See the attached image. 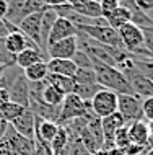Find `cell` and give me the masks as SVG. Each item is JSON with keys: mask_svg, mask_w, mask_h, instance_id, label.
Returning <instances> with one entry per match:
<instances>
[{"mask_svg": "<svg viewBox=\"0 0 153 155\" xmlns=\"http://www.w3.org/2000/svg\"><path fill=\"white\" fill-rule=\"evenodd\" d=\"M44 3H46V7L54 8V7L64 5V3H69V0H44Z\"/></svg>", "mask_w": 153, "mask_h": 155, "instance_id": "43", "label": "cell"}, {"mask_svg": "<svg viewBox=\"0 0 153 155\" xmlns=\"http://www.w3.org/2000/svg\"><path fill=\"white\" fill-rule=\"evenodd\" d=\"M11 30H13V26H10L5 20H0V38H5Z\"/></svg>", "mask_w": 153, "mask_h": 155, "instance_id": "41", "label": "cell"}, {"mask_svg": "<svg viewBox=\"0 0 153 155\" xmlns=\"http://www.w3.org/2000/svg\"><path fill=\"white\" fill-rule=\"evenodd\" d=\"M73 12H77L78 15L85 16V18L90 20H96V18H103L101 16V7L98 0H91V2H86L83 5H78V7H72Z\"/></svg>", "mask_w": 153, "mask_h": 155, "instance_id": "24", "label": "cell"}, {"mask_svg": "<svg viewBox=\"0 0 153 155\" xmlns=\"http://www.w3.org/2000/svg\"><path fill=\"white\" fill-rule=\"evenodd\" d=\"M23 74H24V77H26L28 82H43V80H46V77L49 74L46 61H41V62H38V64H33L31 67L24 69Z\"/></svg>", "mask_w": 153, "mask_h": 155, "instance_id": "22", "label": "cell"}, {"mask_svg": "<svg viewBox=\"0 0 153 155\" xmlns=\"http://www.w3.org/2000/svg\"><path fill=\"white\" fill-rule=\"evenodd\" d=\"M34 155H54L51 150V145L46 144V142L34 139Z\"/></svg>", "mask_w": 153, "mask_h": 155, "instance_id": "38", "label": "cell"}, {"mask_svg": "<svg viewBox=\"0 0 153 155\" xmlns=\"http://www.w3.org/2000/svg\"><path fill=\"white\" fill-rule=\"evenodd\" d=\"M100 7H101V16L106 20L119 7V2L117 0H100Z\"/></svg>", "mask_w": 153, "mask_h": 155, "instance_id": "35", "label": "cell"}, {"mask_svg": "<svg viewBox=\"0 0 153 155\" xmlns=\"http://www.w3.org/2000/svg\"><path fill=\"white\" fill-rule=\"evenodd\" d=\"M86 2H91V0H69V5L70 7H78V5H83Z\"/></svg>", "mask_w": 153, "mask_h": 155, "instance_id": "48", "label": "cell"}, {"mask_svg": "<svg viewBox=\"0 0 153 155\" xmlns=\"http://www.w3.org/2000/svg\"><path fill=\"white\" fill-rule=\"evenodd\" d=\"M145 155H153V147H151V149H147V152H145Z\"/></svg>", "mask_w": 153, "mask_h": 155, "instance_id": "50", "label": "cell"}, {"mask_svg": "<svg viewBox=\"0 0 153 155\" xmlns=\"http://www.w3.org/2000/svg\"><path fill=\"white\" fill-rule=\"evenodd\" d=\"M119 38L122 41V48L124 51L134 54V56H143V57H150V54L145 49L143 44V31L142 28H139L134 23H127L121 26L117 30Z\"/></svg>", "mask_w": 153, "mask_h": 155, "instance_id": "2", "label": "cell"}, {"mask_svg": "<svg viewBox=\"0 0 153 155\" xmlns=\"http://www.w3.org/2000/svg\"><path fill=\"white\" fill-rule=\"evenodd\" d=\"M41 15H43V12H36V13L28 15L26 18L18 25V30L21 31L24 36L30 38L33 43L43 51V46H41Z\"/></svg>", "mask_w": 153, "mask_h": 155, "instance_id": "11", "label": "cell"}, {"mask_svg": "<svg viewBox=\"0 0 153 155\" xmlns=\"http://www.w3.org/2000/svg\"><path fill=\"white\" fill-rule=\"evenodd\" d=\"M7 103H10V95H8V90L7 88H0V110H2Z\"/></svg>", "mask_w": 153, "mask_h": 155, "instance_id": "42", "label": "cell"}, {"mask_svg": "<svg viewBox=\"0 0 153 155\" xmlns=\"http://www.w3.org/2000/svg\"><path fill=\"white\" fill-rule=\"evenodd\" d=\"M8 95H10V101L21 104L23 108H30V82L26 80L24 74H21L15 80V83L8 88Z\"/></svg>", "mask_w": 153, "mask_h": 155, "instance_id": "14", "label": "cell"}, {"mask_svg": "<svg viewBox=\"0 0 153 155\" xmlns=\"http://www.w3.org/2000/svg\"><path fill=\"white\" fill-rule=\"evenodd\" d=\"M46 82L49 85H52L56 90H59L62 95H69L73 93V88H75V80L73 77H65V75H57V74H47Z\"/></svg>", "mask_w": 153, "mask_h": 155, "instance_id": "21", "label": "cell"}, {"mask_svg": "<svg viewBox=\"0 0 153 155\" xmlns=\"http://www.w3.org/2000/svg\"><path fill=\"white\" fill-rule=\"evenodd\" d=\"M145 152H147V147L137 145V144H130L129 147L124 149V153L126 155H145Z\"/></svg>", "mask_w": 153, "mask_h": 155, "instance_id": "39", "label": "cell"}, {"mask_svg": "<svg viewBox=\"0 0 153 155\" xmlns=\"http://www.w3.org/2000/svg\"><path fill=\"white\" fill-rule=\"evenodd\" d=\"M107 153H109V155H126V153H124V149H117V147L109 149V150H107Z\"/></svg>", "mask_w": 153, "mask_h": 155, "instance_id": "47", "label": "cell"}, {"mask_svg": "<svg viewBox=\"0 0 153 155\" xmlns=\"http://www.w3.org/2000/svg\"><path fill=\"white\" fill-rule=\"evenodd\" d=\"M142 116L147 123L153 121V96L150 98H143L142 101Z\"/></svg>", "mask_w": 153, "mask_h": 155, "instance_id": "36", "label": "cell"}, {"mask_svg": "<svg viewBox=\"0 0 153 155\" xmlns=\"http://www.w3.org/2000/svg\"><path fill=\"white\" fill-rule=\"evenodd\" d=\"M57 131H59V124L54 121H46L36 116V134L34 139H39L46 144H51L52 139L56 137Z\"/></svg>", "mask_w": 153, "mask_h": 155, "instance_id": "17", "label": "cell"}, {"mask_svg": "<svg viewBox=\"0 0 153 155\" xmlns=\"http://www.w3.org/2000/svg\"><path fill=\"white\" fill-rule=\"evenodd\" d=\"M142 101L139 95H119L117 96V111L129 124L132 121L143 119L142 116Z\"/></svg>", "mask_w": 153, "mask_h": 155, "instance_id": "6", "label": "cell"}, {"mask_svg": "<svg viewBox=\"0 0 153 155\" xmlns=\"http://www.w3.org/2000/svg\"><path fill=\"white\" fill-rule=\"evenodd\" d=\"M24 110H26V108H23L21 104L10 101V103H7L5 106L0 110V118H3L8 124H10L11 121H15L16 118H18V116H21Z\"/></svg>", "mask_w": 153, "mask_h": 155, "instance_id": "28", "label": "cell"}, {"mask_svg": "<svg viewBox=\"0 0 153 155\" xmlns=\"http://www.w3.org/2000/svg\"><path fill=\"white\" fill-rule=\"evenodd\" d=\"M72 61H73V64L77 65V69H93L91 57H90L85 51H81V49H78L75 52V56L72 57Z\"/></svg>", "mask_w": 153, "mask_h": 155, "instance_id": "32", "label": "cell"}, {"mask_svg": "<svg viewBox=\"0 0 153 155\" xmlns=\"http://www.w3.org/2000/svg\"><path fill=\"white\" fill-rule=\"evenodd\" d=\"M59 18V15L56 13L54 8H44L43 10V15H41V46H43V52L46 56V49H47V38H49V33H51V28L54 21ZM47 59V56H46Z\"/></svg>", "mask_w": 153, "mask_h": 155, "instance_id": "18", "label": "cell"}, {"mask_svg": "<svg viewBox=\"0 0 153 155\" xmlns=\"http://www.w3.org/2000/svg\"><path fill=\"white\" fill-rule=\"evenodd\" d=\"M93 61V70L96 75V83L101 88L111 90L117 95H135L132 91L129 82H127L126 75H124L117 67L103 64L100 61Z\"/></svg>", "mask_w": 153, "mask_h": 155, "instance_id": "1", "label": "cell"}, {"mask_svg": "<svg viewBox=\"0 0 153 155\" xmlns=\"http://www.w3.org/2000/svg\"><path fill=\"white\" fill-rule=\"evenodd\" d=\"M132 144L130 137H129V129H127V124L122 126L121 129H117L114 134V147L117 149H126Z\"/></svg>", "mask_w": 153, "mask_h": 155, "instance_id": "31", "label": "cell"}, {"mask_svg": "<svg viewBox=\"0 0 153 155\" xmlns=\"http://www.w3.org/2000/svg\"><path fill=\"white\" fill-rule=\"evenodd\" d=\"M107 25H109L111 28H114V30H119L121 26H124V25L130 23V12L127 10L126 7H121L119 5L116 10L111 13L109 16L106 18Z\"/></svg>", "mask_w": 153, "mask_h": 155, "instance_id": "23", "label": "cell"}, {"mask_svg": "<svg viewBox=\"0 0 153 155\" xmlns=\"http://www.w3.org/2000/svg\"><path fill=\"white\" fill-rule=\"evenodd\" d=\"M7 2H10V0H7Z\"/></svg>", "mask_w": 153, "mask_h": 155, "instance_id": "52", "label": "cell"}, {"mask_svg": "<svg viewBox=\"0 0 153 155\" xmlns=\"http://www.w3.org/2000/svg\"><path fill=\"white\" fill-rule=\"evenodd\" d=\"M47 70L49 74L65 75V77H73L77 72V65L70 59H47Z\"/></svg>", "mask_w": 153, "mask_h": 155, "instance_id": "20", "label": "cell"}, {"mask_svg": "<svg viewBox=\"0 0 153 155\" xmlns=\"http://www.w3.org/2000/svg\"><path fill=\"white\" fill-rule=\"evenodd\" d=\"M73 80L77 85H90V83H96V75L93 69H77Z\"/></svg>", "mask_w": 153, "mask_h": 155, "instance_id": "30", "label": "cell"}, {"mask_svg": "<svg viewBox=\"0 0 153 155\" xmlns=\"http://www.w3.org/2000/svg\"><path fill=\"white\" fill-rule=\"evenodd\" d=\"M8 12V2L7 0H0V20H5Z\"/></svg>", "mask_w": 153, "mask_h": 155, "instance_id": "44", "label": "cell"}, {"mask_svg": "<svg viewBox=\"0 0 153 155\" xmlns=\"http://www.w3.org/2000/svg\"><path fill=\"white\" fill-rule=\"evenodd\" d=\"M8 126H10V124H8L5 119H3V118H0V139H2L3 136H5V132H7Z\"/></svg>", "mask_w": 153, "mask_h": 155, "instance_id": "45", "label": "cell"}, {"mask_svg": "<svg viewBox=\"0 0 153 155\" xmlns=\"http://www.w3.org/2000/svg\"><path fill=\"white\" fill-rule=\"evenodd\" d=\"M21 74H23V70L20 69L16 64L5 67V70H3L2 75H0V88H7V90H8Z\"/></svg>", "mask_w": 153, "mask_h": 155, "instance_id": "26", "label": "cell"}, {"mask_svg": "<svg viewBox=\"0 0 153 155\" xmlns=\"http://www.w3.org/2000/svg\"><path fill=\"white\" fill-rule=\"evenodd\" d=\"M0 64L5 67L15 64V56L11 52H8L7 44H5V38H0Z\"/></svg>", "mask_w": 153, "mask_h": 155, "instance_id": "34", "label": "cell"}, {"mask_svg": "<svg viewBox=\"0 0 153 155\" xmlns=\"http://www.w3.org/2000/svg\"><path fill=\"white\" fill-rule=\"evenodd\" d=\"M129 129V137L132 144L137 145H148V137H150V129H148V123L145 119H139V121H132L127 124Z\"/></svg>", "mask_w": 153, "mask_h": 155, "instance_id": "16", "label": "cell"}, {"mask_svg": "<svg viewBox=\"0 0 153 155\" xmlns=\"http://www.w3.org/2000/svg\"><path fill=\"white\" fill-rule=\"evenodd\" d=\"M41 101L49 104V106H60L64 101V95L46 82V87L43 88V93H41Z\"/></svg>", "mask_w": 153, "mask_h": 155, "instance_id": "25", "label": "cell"}, {"mask_svg": "<svg viewBox=\"0 0 153 155\" xmlns=\"http://www.w3.org/2000/svg\"><path fill=\"white\" fill-rule=\"evenodd\" d=\"M77 26L73 25L72 21H69L67 18H59L54 21L52 28H51V33H49V38H47V46H51L57 41H62L65 38H72V36H77Z\"/></svg>", "mask_w": 153, "mask_h": 155, "instance_id": "12", "label": "cell"}, {"mask_svg": "<svg viewBox=\"0 0 153 155\" xmlns=\"http://www.w3.org/2000/svg\"><path fill=\"white\" fill-rule=\"evenodd\" d=\"M98 2H100V0H98Z\"/></svg>", "mask_w": 153, "mask_h": 155, "instance_id": "53", "label": "cell"}, {"mask_svg": "<svg viewBox=\"0 0 153 155\" xmlns=\"http://www.w3.org/2000/svg\"><path fill=\"white\" fill-rule=\"evenodd\" d=\"M134 65L140 74H143L150 82H153V57H143V56H134Z\"/></svg>", "mask_w": 153, "mask_h": 155, "instance_id": "27", "label": "cell"}, {"mask_svg": "<svg viewBox=\"0 0 153 155\" xmlns=\"http://www.w3.org/2000/svg\"><path fill=\"white\" fill-rule=\"evenodd\" d=\"M142 31H143V44H145V49L150 54V57H153V26L145 28Z\"/></svg>", "mask_w": 153, "mask_h": 155, "instance_id": "37", "label": "cell"}, {"mask_svg": "<svg viewBox=\"0 0 153 155\" xmlns=\"http://www.w3.org/2000/svg\"><path fill=\"white\" fill-rule=\"evenodd\" d=\"M67 155H91L88 150L85 149V145L80 142V139L75 136H70V144H69V150Z\"/></svg>", "mask_w": 153, "mask_h": 155, "instance_id": "33", "label": "cell"}, {"mask_svg": "<svg viewBox=\"0 0 153 155\" xmlns=\"http://www.w3.org/2000/svg\"><path fill=\"white\" fill-rule=\"evenodd\" d=\"M101 90V87L98 83H90V85H77L75 83V88H73V93H75L80 100L83 101H91L93 96Z\"/></svg>", "mask_w": 153, "mask_h": 155, "instance_id": "29", "label": "cell"}, {"mask_svg": "<svg viewBox=\"0 0 153 155\" xmlns=\"http://www.w3.org/2000/svg\"><path fill=\"white\" fill-rule=\"evenodd\" d=\"M28 15H31V10L28 7L26 0H10L8 2V12L5 16V21L13 28H18V25L26 18Z\"/></svg>", "mask_w": 153, "mask_h": 155, "instance_id": "15", "label": "cell"}, {"mask_svg": "<svg viewBox=\"0 0 153 155\" xmlns=\"http://www.w3.org/2000/svg\"><path fill=\"white\" fill-rule=\"evenodd\" d=\"M77 30L104 46L116 48V49H124L117 30L111 28L109 25H80V26H77Z\"/></svg>", "mask_w": 153, "mask_h": 155, "instance_id": "4", "label": "cell"}, {"mask_svg": "<svg viewBox=\"0 0 153 155\" xmlns=\"http://www.w3.org/2000/svg\"><path fill=\"white\" fill-rule=\"evenodd\" d=\"M41 61H47L46 56H44L39 49H33V48L24 49V51H21L20 54L15 56V64L18 65L21 70L31 67L33 64H38V62H41Z\"/></svg>", "mask_w": 153, "mask_h": 155, "instance_id": "19", "label": "cell"}, {"mask_svg": "<svg viewBox=\"0 0 153 155\" xmlns=\"http://www.w3.org/2000/svg\"><path fill=\"white\" fill-rule=\"evenodd\" d=\"M10 126L15 129L16 134H20L24 139L34 140V134H36V116L30 108L23 111L21 116H18L15 121H11Z\"/></svg>", "mask_w": 153, "mask_h": 155, "instance_id": "10", "label": "cell"}, {"mask_svg": "<svg viewBox=\"0 0 153 155\" xmlns=\"http://www.w3.org/2000/svg\"><path fill=\"white\" fill-rule=\"evenodd\" d=\"M91 155H109V153H107V150L101 149V150H98V152H94V153H91Z\"/></svg>", "mask_w": 153, "mask_h": 155, "instance_id": "49", "label": "cell"}, {"mask_svg": "<svg viewBox=\"0 0 153 155\" xmlns=\"http://www.w3.org/2000/svg\"><path fill=\"white\" fill-rule=\"evenodd\" d=\"M77 51H78L77 36H72V38H65V39L47 46L46 56H47V59H70L72 61V57L75 56Z\"/></svg>", "mask_w": 153, "mask_h": 155, "instance_id": "7", "label": "cell"}, {"mask_svg": "<svg viewBox=\"0 0 153 155\" xmlns=\"http://www.w3.org/2000/svg\"><path fill=\"white\" fill-rule=\"evenodd\" d=\"M148 129H150V137H148V145L147 149H151L153 147V121L148 123Z\"/></svg>", "mask_w": 153, "mask_h": 155, "instance_id": "46", "label": "cell"}, {"mask_svg": "<svg viewBox=\"0 0 153 155\" xmlns=\"http://www.w3.org/2000/svg\"><path fill=\"white\" fill-rule=\"evenodd\" d=\"M5 44H7L8 52H11L13 56L20 54L21 51H24V49H28V48L39 49L38 46L33 43V41H31L28 36H24L23 33L18 30V28H13V30H11V31L5 36ZM39 51H41V49H39ZM41 52H43V51H41Z\"/></svg>", "mask_w": 153, "mask_h": 155, "instance_id": "13", "label": "cell"}, {"mask_svg": "<svg viewBox=\"0 0 153 155\" xmlns=\"http://www.w3.org/2000/svg\"><path fill=\"white\" fill-rule=\"evenodd\" d=\"M3 70H5V65H2V64H0V75H2Z\"/></svg>", "mask_w": 153, "mask_h": 155, "instance_id": "51", "label": "cell"}, {"mask_svg": "<svg viewBox=\"0 0 153 155\" xmlns=\"http://www.w3.org/2000/svg\"><path fill=\"white\" fill-rule=\"evenodd\" d=\"M90 113H91V103L80 100L75 93H69L64 96V101L60 104V114L57 124L64 126L77 118H83Z\"/></svg>", "mask_w": 153, "mask_h": 155, "instance_id": "3", "label": "cell"}, {"mask_svg": "<svg viewBox=\"0 0 153 155\" xmlns=\"http://www.w3.org/2000/svg\"><path fill=\"white\" fill-rule=\"evenodd\" d=\"M137 5L142 8L143 12H150L153 10V0H134Z\"/></svg>", "mask_w": 153, "mask_h": 155, "instance_id": "40", "label": "cell"}, {"mask_svg": "<svg viewBox=\"0 0 153 155\" xmlns=\"http://www.w3.org/2000/svg\"><path fill=\"white\" fill-rule=\"evenodd\" d=\"M126 119L121 116V113L116 111L113 114L106 116V118L101 119V129H103V137H104V145L103 149L109 150L114 147V134L117 129H121L122 126H126Z\"/></svg>", "mask_w": 153, "mask_h": 155, "instance_id": "8", "label": "cell"}, {"mask_svg": "<svg viewBox=\"0 0 153 155\" xmlns=\"http://www.w3.org/2000/svg\"><path fill=\"white\" fill-rule=\"evenodd\" d=\"M117 96L119 95L114 93V91L101 88L90 101L91 103V113L100 119L116 113L117 111Z\"/></svg>", "mask_w": 153, "mask_h": 155, "instance_id": "5", "label": "cell"}, {"mask_svg": "<svg viewBox=\"0 0 153 155\" xmlns=\"http://www.w3.org/2000/svg\"><path fill=\"white\" fill-rule=\"evenodd\" d=\"M127 82H129L132 91L135 95H139L140 98H150L153 96V82H150L143 74H140L137 69H130L127 72H124Z\"/></svg>", "mask_w": 153, "mask_h": 155, "instance_id": "9", "label": "cell"}]
</instances>
